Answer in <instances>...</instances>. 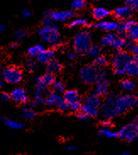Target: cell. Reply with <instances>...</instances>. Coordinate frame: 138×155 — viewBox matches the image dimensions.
Instances as JSON below:
<instances>
[{
	"label": "cell",
	"instance_id": "obj_1",
	"mask_svg": "<svg viewBox=\"0 0 138 155\" xmlns=\"http://www.w3.org/2000/svg\"><path fill=\"white\" fill-rule=\"evenodd\" d=\"M102 99L101 97L97 93L92 92L86 96L85 99L82 102L80 111L87 114L88 117H96L99 114L101 106H102Z\"/></svg>",
	"mask_w": 138,
	"mask_h": 155
},
{
	"label": "cell",
	"instance_id": "obj_2",
	"mask_svg": "<svg viewBox=\"0 0 138 155\" xmlns=\"http://www.w3.org/2000/svg\"><path fill=\"white\" fill-rule=\"evenodd\" d=\"M106 76L107 71L104 69L97 68L93 64L85 65L80 71V78L86 84L94 83L100 78L106 77Z\"/></svg>",
	"mask_w": 138,
	"mask_h": 155
},
{
	"label": "cell",
	"instance_id": "obj_3",
	"mask_svg": "<svg viewBox=\"0 0 138 155\" xmlns=\"http://www.w3.org/2000/svg\"><path fill=\"white\" fill-rule=\"evenodd\" d=\"M131 57L126 51H118L111 58V64L113 73L118 76L126 75V67L130 63Z\"/></svg>",
	"mask_w": 138,
	"mask_h": 155
},
{
	"label": "cell",
	"instance_id": "obj_4",
	"mask_svg": "<svg viewBox=\"0 0 138 155\" xmlns=\"http://www.w3.org/2000/svg\"><path fill=\"white\" fill-rule=\"evenodd\" d=\"M92 45V35L87 30H81L75 35L73 47L76 54H87L88 48Z\"/></svg>",
	"mask_w": 138,
	"mask_h": 155
},
{
	"label": "cell",
	"instance_id": "obj_5",
	"mask_svg": "<svg viewBox=\"0 0 138 155\" xmlns=\"http://www.w3.org/2000/svg\"><path fill=\"white\" fill-rule=\"evenodd\" d=\"M137 104V96H136L134 94H124V95L116 96L115 106H116L119 115L126 113L129 109H133Z\"/></svg>",
	"mask_w": 138,
	"mask_h": 155
},
{
	"label": "cell",
	"instance_id": "obj_6",
	"mask_svg": "<svg viewBox=\"0 0 138 155\" xmlns=\"http://www.w3.org/2000/svg\"><path fill=\"white\" fill-rule=\"evenodd\" d=\"M38 35L42 42L52 46L59 43L60 39L59 28L54 25L52 26H42V28L38 30Z\"/></svg>",
	"mask_w": 138,
	"mask_h": 155
},
{
	"label": "cell",
	"instance_id": "obj_7",
	"mask_svg": "<svg viewBox=\"0 0 138 155\" xmlns=\"http://www.w3.org/2000/svg\"><path fill=\"white\" fill-rule=\"evenodd\" d=\"M116 96L113 93L108 94L105 97V100L103 102L101 106V114L104 120H111L113 118L117 117L119 114L115 106V99Z\"/></svg>",
	"mask_w": 138,
	"mask_h": 155
},
{
	"label": "cell",
	"instance_id": "obj_8",
	"mask_svg": "<svg viewBox=\"0 0 138 155\" xmlns=\"http://www.w3.org/2000/svg\"><path fill=\"white\" fill-rule=\"evenodd\" d=\"M101 44L104 47H111L115 50L121 51L126 47V39L118 34L109 32L102 38Z\"/></svg>",
	"mask_w": 138,
	"mask_h": 155
},
{
	"label": "cell",
	"instance_id": "obj_9",
	"mask_svg": "<svg viewBox=\"0 0 138 155\" xmlns=\"http://www.w3.org/2000/svg\"><path fill=\"white\" fill-rule=\"evenodd\" d=\"M119 137L128 143H133L138 140V124L131 122L122 126L118 133Z\"/></svg>",
	"mask_w": 138,
	"mask_h": 155
},
{
	"label": "cell",
	"instance_id": "obj_10",
	"mask_svg": "<svg viewBox=\"0 0 138 155\" xmlns=\"http://www.w3.org/2000/svg\"><path fill=\"white\" fill-rule=\"evenodd\" d=\"M63 98L69 106V110L72 112H78L80 109L82 100L80 97L79 92L76 90H67L64 92Z\"/></svg>",
	"mask_w": 138,
	"mask_h": 155
},
{
	"label": "cell",
	"instance_id": "obj_11",
	"mask_svg": "<svg viewBox=\"0 0 138 155\" xmlns=\"http://www.w3.org/2000/svg\"><path fill=\"white\" fill-rule=\"evenodd\" d=\"M2 78L7 83L11 85L20 83L23 78V74L21 70L15 66H8L4 69L2 75Z\"/></svg>",
	"mask_w": 138,
	"mask_h": 155
},
{
	"label": "cell",
	"instance_id": "obj_12",
	"mask_svg": "<svg viewBox=\"0 0 138 155\" xmlns=\"http://www.w3.org/2000/svg\"><path fill=\"white\" fill-rule=\"evenodd\" d=\"M95 91L98 96L103 97L106 96L109 94V87H110V82L106 77H103L97 80L95 82Z\"/></svg>",
	"mask_w": 138,
	"mask_h": 155
},
{
	"label": "cell",
	"instance_id": "obj_13",
	"mask_svg": "<svg viewBox=\"0 0 138 155\" xmlns=\"http://www.w3.org/2000/svg\"><path fill=\"white\" fill-rule=\"evenodd\" d=\"M126 24L127 30L126 36L131 41L138 42V22L133 20H127Z\"/></svg>",
	"mask_w": 138,
	"mask_h": 155
},
{
	"label": "cell",
	"instance_id": "obj_14",
	"mask_svg": "<svg viewBox=\"0 0 138 155\" xmlns=\"http://www.w3.org/2000/svg\"><path fill=\"white\" fill-rule=\"evenodd\" d=\"M55 81V76L54 74L47 72L44 75L41 76H38L35 79V83L37 87L46 88L49 86H52L53 83Z\"/></svg>",
	"mask_w": 138,
	"mask_h": 155
},
{
	"label": "cell",
	"instance_id": "obj_15",
	"mask_svg": "<svg viewBox=\"0 0 138 155\" xmlns=\"http://www.w3.org/2000/svg\"><path fill=\"white\" fill-rule=\"evenodd\" d=\"M75 16V13L72 10H62V11H52L50 17L56 22H64Z\"/></svg>",
	"mask_w": 138,
	"mask_h": 155
},
{
	"label": "cell",
	"instance_id": "obj_16",
	"mask_svg": "<svg viewBox=\"0 0 138 155\" xmlns=\"http://www.w3.org/2000/svg\"><path fill=\"white\" fill-rule=\"evenodd\" d=\"M55 56H56V52L54 49H44L41 53H39L35 58L39 63L48 64L51 60L55 59Z\"/></svg>",
	"mask_w": 138,
	"mask_h": 155
},
{
	"label": "cell",
	"instance_id": "obj_17",
	"mask_svg": "<svg viewBox=\"0 0 138 155\" xmlns=\"http://www.w3.org/2000/svg\"><path fill=\"white\" fill-rule=\"evenodd\" d=\"M134 11L128 6H123L115 8L113 11V16L121 21L124 20H130V18L133 15Z\"/></svg>",
	"mask_w": 138,
	"mask_h": 155
},
{
	"label": "cell",
	"instance_id": "obj_18",
	"mask_svg": "<svg viewBox=\"0 0 138 155\" xmlns=\"http://www.w3.org/2000/svg\"><path fill=\"white\" fill-rule=\"evenodd\" d=\"M10 97L15 102L19 103V104H24V103H26L28 100V97H27L26 92H25V89L22 87L15 88L10 93Z\"/></svg>",
	"mask_w": 138,
	"mask_h": 155
},
{
	"label": "cell",
	"instance_id": "obj_19",
	"mask_svg": "<svg viewBox=\"0 0 138 155\" xmlns=\"http://www.w3.org/2000/svg\"><path fill=\"white\" fill-rule=\"evenodd\" d=\"M95 27L97 29L103 30L105 31H108V32H111L113 31L117 30L118 22L113 21H99V22H97L95 25Z\"/></svg>",
	"mask_w": 138,
	"mask_h": 155
},
{
	"label": "cell",
	"instance_id": "obj_20",
	"mask_svg": "<svg viewBox=\"0 0 138 155\" xmlns=\"http://www.w3.org/2000/svg\"><path fill=\"white\" fill-rule=\"evenodd\" d=\"M48 94H49V92L47 91L46 88L37 87L34 91V98L38 103L45 104V101H46Z\"/></svg>",
	"mask_w": 138,
	"mask_h": 155
},
{
	"label": "cell",
	"instance_id": "obj_21",
	"mask_svg": "<svg viewBox=\"0 0 138 155\" xmlns=\"http://www.w3.org/2000/svg\"><path fill=\"white\" fill-rule=\"evenodd\" d=\"M109 10L104 7H95L92 9V16L98 21H104V19L109 15Z\"/></svg>",
	"mask_w": 138,
	"mask_h": 155
},
{
	"label": "cell",
	"instance_id": "obj_22",
	"mask_svg": "<svg viewBox=\"0 0 138 155\" xmlns=\"http://www.w3.org/2000/svg\"><path fill=\"white\" fill-rule=\"evenodd\" d=\"M126 74L130 78H135L138 76V62L134 59H130V63L126 67Z\"/></svg>",
	"mask_w": 138,
	"mask_h": 155
},
{
	"label": "cell",
	"instance_id": "obj_23",
	"mask_svg": "<svg viewBox=\"0 0 138 155\" xmlns=\"http://www.w3.org/2000/svg\"><path fill=\"white\" fill-rule=\"evenodd\" d=\"M1 121L7 127L13 129V130H20V129H22L24 127V125L21 122L16 121V120H14L8 119V118L2 117L1 118Z\"/></svg>",
	"mask_w": 138,
	"mask_h": 155
},
{
	"label": "cell",
	"instance_id": "obj_24",
	"mask_svg": "<svg viewBox=\"0 0 138 155\" xmlns=\"http://www.w3.org/2000/svg\"><path fill=\"white\" fill-rule=\"evenodd\" d=\"M121 87L124 91H126L127 92H132L136 90V81H134L132 79L130 78H126V79L122 80L121 82Z\"/></svg>",
	"mask_w": 138,
	"mask_h": 155
},
{
	"label": "cell",
	"instance_id": "obj_25",
	"mask_svg": "<svg viewBox=\"0 0 138 155\" xmlns=\"http://www.w3.org/2000/svg\"><path fill=\"white\" fill-rule=\"evenodd\" d=\"M126 48H128L130 51V53L132 54L131 59H134L135 61L138 62V42H133L130 39L127 38L126 39Z\"/></svg>",
	"mask_w": 138,
	"mask_h": 155
},
{
	"label": "cell",
	"instance_id": "obj_26",
	"mask_svg": "<svg viewBox=\"0 0 138 155\" xmlns=\"http://www.w3.org/2000/svg\"><path fill=\"white\" fill-rule=\"evenodd\" d=\"M47 70H48V72L52 73L54 75L58 74L62 71V64L58 60L53 59L49 63L47 64Z\"/></svg>",
	"mask_w": 138,
	"mask_h": 155
},
{
	"label": "cell",
	"instance_id": "obj_27",
	"mask_svg": "<svg viewBox=\"0 0 138 155\" xmlns=\"http://www.w3.org/2000/svg\"><path fill=\"white\" fill-rule=\"evenodd\" d=\"M37 115L36 112L34 111V109H30L28 107L24 108L22 109V113H21V117L23 118L25 120H32L35 119Z\"/></svg>",
	"mask_w": 138,
	"mask_h": 155
},
{
	"label": "cell",
	"instance_id": "obj_28",
	"mask_svg": "<svg viewBox=\"0 0 138 155\" xmlns=\"http://www.w3.org/2000/svg\"><path fill=\"white\" fill-rule=\"evenodd\" d=\"M108 64H109L108 59L103 55H100V56L95 58L94 61H93V65H95L97 68H99V69H104V67L108 65Z\"/></svg>",
	"mask_w": 138,
	"mask_h": 155
},
{
	"label": "cell",
	"instance_id": "obj_29",
	"mask_svg": "<svg viewBox=\"0 0 138 155\" xmlns=\"http://www.w3.org/2000/svg\"><path fill=\"white\" fill-rule=\"evenodd\" d=\"M102 48L99 45H91L90 48H88L87 54L90 57H92V58H97L98 56H100L102 54Z\"/></svg>",
	"mask_w": 138,
	"mask_h": 155
},
{
	"label": "cell",
	"instance_id": "obj_30",
	"mask_svg": "<svg viewBox=\"0 0 138 155\" xmlns=\"http://www.w3.org/2000/svg\"><path fill=\"white\" fill-rule=\"evenodd\" d=\"M91 24L88 22L86 19L84 18H78V19H75L74 21H72L70 23V27H78V26H91Z\"/></svg>",
	"mask_w": 138,
	"mask_h": 155
},
{
	"label": "cell",
	"instance_id": "obj_31",
	"mask_svg": "<svg viewBox=\"0 0 138 155\" xmlns=\"http://www.w3.org/2000/svg\"><path fill=\"white\" fill-rule=\"evenodd\" d=\"M45 49V48L43 45H41V44H39V45H35V46H32L29 49H28V55H29L30 57H36L37 55L39 54V53H41L42 51H43Z\"/></svg>",
	"mask_w": 138,
	"mask_h": 155
},
{
	"label": "cell",
	"instance_id": "obj_32",
	"mask_svg": "<svg viewBox=\"0 0 138 155\" xmlns=\"http://www.w3.org/2000/svg\"><path fill=\"white\" fill-rule=\"evenodd\" d=\"M98 134L100 136L104 137H107V138H116V137H119L117 132L113 131L111 129H101L98 131Z\"/></svg>",
	"mask_w": 138,
	"mask_h": 155
},
{
	"label": "cell",
	"instance_id": "obj_33",
	"mask_svg": "<svg viewBox=\"0 0 138 155\" xmlns=\"http://www.w3.org/2000/svg\"><path fill=\"white\" fill-rule=\"evenodd\" d=\"M52 87H53L54 92L57 93V94L65 92V86L60 81H55L53 83V85H52Z\"/></svg>",
	"mask_w": 138,
	"mask_h": 155
},
{
	"label": "cell",
	"instance_id": "obj_34",
	"mask_svg": "<svg viewBox=\"0 0 138 155\" xmlns=\"http://www.w3.org/2000/svg\"><path fill=\"white\" fill-rule=\"evenodd\" d=\"M59 94H57L55 92H49L48 96L47 97L46 101H45V104H47L48 106H54L56 102L59 98Z\"/></svg>",
	"mask_w": 138,
	"mask_h": 155
},
{
	"label": "cell",
	"instance_id": "obj_35",
	"mask_svg": "<svg viewBox=\"0 0 138 155\" xmlns=\"http://www.w3.org/2000/svg\"><path fill=\"white\" fill-rule=\"evenodd\" d=\"M54 106L57 109H59L60 111H63V112L69 110V106H68L66 102L63 98V97L61 96L59 97V98H58V100L56 102Z\"/></svg>",
	"mask_w": 138,
	"mask_h": 155
},
{
	"label": "cell",
	"instance_id": "obj_36",
	"mask_svg": "<svg viewBox=\"0 0 138 155\" xmlns=\"http://www.w3.org/2000/svg\"><path fill=\"white\" fill-rule=\"evenodd\" d=\"M116 31H117L118 35H119L120 37H122V38L126 37L127 30H126V21H121L120 23H118V27Z\"/></svg>",
	"mask_w": 138,
	"mask_h": 155
},
{
	"label": "cell",
	"instance_id": "obj_37",
	"mask_svg": "<svg viewBox=\"0 0 138 155\" xmlns=\"http://www.w3.org/2000/svg\"><path fill=\"white\" fill-rule=\"evenodd\" d=\"M86 1L85 0H73L71 3V8L74 10H80L86 7Z\"/></svg>",
	"mask_w": 138,
	"mask_h": 155
},
{
	"label": "cell",
	"instance_id": "obj_38",
	"mask_svg": "<svg viewBox=\"0 0 138 155\" xmlns=\"http://www.w3.org/2000/svg\"><path fill=\"white\" fill-rule=\"evenodd\" d=\"M26 35H27L26 31H25V30H18V31H15V33L14 35V38H15V42H18V41L21 40V39L25 38L26 37Z\"/></svg>",
	"mask_w": 138,
	"mask_h": 155
},
{
	"label": "cell",
	"instance_id": "obj_39",
	"mask_svg": "<svg viewBox=\"0 0 138 155\" xmlns=\"http://www.w3.org/2000/svg\"><path fill=\"white\" fill-rule=\"evenodd\" d=\"M25 66L28 71H32L36 68V63H35V61L31 58H27V59H25Z\"/></svg>",
	"mask_w": 138,
	"mask_h": 155
},
{
	"label": "cell",
	"instance_id": "obj_40",
	"mask_svg": "<svg viewBox=\"0 0 138 155\" xmlns=\"http://www.w3.org/2000/svg\"><path fill=\"white\" fill-rule=\"evenodd\" d=\"M126 6L130 7L133 11L138 10V0H125Z\"/></svg>",
	"mask_w": 138,
	"mask_h": 155
},
{
	"label": "cell",
	"instance_id": "obj_41",
	"mask_svg": "<svg viewBox=\"0 0 138 155\" xmlns=\"http://www.w3.org/2000/svg\"><path fill=\"white\" fill-rule=\"evenodd\" d=\"M100 126H102V129H110L113 126V123L110 120H104L100 122Z\"/></svg>",
	"mask_w": 138,
	"mask_h": 155
},
{
	"label": "cell",
	"instance_id": "obj_42",
	"mask_svg": "<svg viewBox=\"0 0 138 155\" xmlns=\"http://www.w3.org/2000/svg\"><path fill=\"white\" fill-rule=\"evenodd\" d=\"M43 26H52L54 25V21L52 20L50 16H45L42 20Z\"/></svg>",
	"mask_w": 138,
	"mask_h": 155
},
{
	"label": "cell",
	"instance_id": "obj_43",
	"mask_svg": "<svg viewBox=\"0 0 138 155\" xmlns=\"http://www.w3.org/2000/svg\"><path fill=\"white\" fill-rule=\"evenodd\" d=\"M0 99L3 101V102H8V101L11 99L10 94H8V93H6V92H3V93L0 95Z\"/></svg>",
	"mask_w": 138,
	"mask_h": 155
},
{
	"label": "cell",
	"instance_id": "obj_44",
	"mask_svg": "<svg viewBox=\"0 0 138 155\" xmlns=\"http://www.w3.org/2000/svg\"><path fill=\"white\" fill-rule=\"evenodd\" d=\"M67 59H69L70 60H75L77 59V54L75 52H69L67 54Z\"/></svg>",
	"mask_w": 138,
	"mask_h": 155
},
{
	"label": "cell",
	"instance_id": "obj_45",
	"mask_svg": "<svg viewBox=\"0 0 138 155\" xmlns=\"http://www.w3.org/2000/svg\"><path fill=\"white\" fill-rule=\"evenodd\" d=\"M77 117L79 118L80 120H87L88 118H89L87 114H85L84 113H82L81 111H78V113H77Z\"/></svg>",
	"mask_w": 138,
	"mask_h": 155
},
{
	"label": "cell",
	"instance_id": "obj_46",
	"mask_svg": "<svg viewBox=\"0 0 138 155\" xmlns=\"http://www.w3.org/2000/svg\"><path fill=\"white\" fill-rule=\"evenodd\" d=\"M21 15H22V16L25 17V18H28V17H30L31 15V12L30 10L25 8V9H23V10H22Z\"/></svg>",
	"mask_w": 138,
	"mask_h": 155
},
{
	"label": "cell",
	"instance_id": "obj_47",
	"mask_svg": "<svg viewBox=\"0 0 138 155\" xmlns=\"http://www.w3.org/2000/svg\"><path fill=\"white\" fill-rule=\"evenodd\" d=\"M38 103L36 100L30 101L29 103H28V108L33 109L34 108H36V107L38 106Z\"/></svg>",
	"mask_w": 138,
	"mask_h": 155
},
{
	"label": "cell",
	"instance_id": "obj_48",
	"mask_svg": "<svg viewBox=\"0 0 138 155\" xmlns=\"http://www.w3.org/2000/svg\"><path fill=\"white\" fill-rule=\"evenodd\" d=\"M51 14H52V10H46V11H44V14H43V15H44V17H45V16H50Z\"/></svg>",
	"mask_w": 138,
	"mask_h": 155
},
{
	"label": "cell",
	"instance_id": "obj_49",
	"mask_svg": "<svg viewBox=\"0 0 138 155\" xmlns=\"http://www.w3.org/2000/svg\"><path fill=\"white\" fill-rule=\"evenodd\" d=\"M5 30H6V26L4 24H0V33L1 32H4Z\"/></svg>",
	"mask_w": 138,
	"mask_h": 155
},
{
	"label": "cell",
	"instance_id": "obj_50",
	"mask_svg": "<svg viewBox=\"0 0 138 155\" xmlns=\"http://www.w3.org/2000/svg\"><path fill=\"white\" fill-rule=\"evenodd\" d=\"M75 148L76 147L75 146H68L66 149H67V151H74V150H75Z\"/></svg>",
	"mask_w": 138,
	"mask_h": 155
},
{
	"label": "cell",
	"instance_id": "obj_51",
	"mask_svg": "<svg viewBox=\"0 0 138 155\" xmlns=\"http://www.w3.org/2000/svg\"><path fill=\"white\" fill-rule=\"evenodd\" d=\"M3 83H4V80L2 78V76H0V87H3Z\"/></svg>",
	"mask_w": 138,
	"mask_h": 155
},
{
	"label": "cell",
	"instance_id": "obj_52",
	"mask_svg": "<svg viewBox=\"0 0 138 155\" xmlns=\"http://www.w3.org/2000/svg\"><path fill=\"white\" fill-rule=\"evenodd\" d=\"M17 46H18V42H13V44H12V48H16Z\"/></svg>",
	"mask_w": 138,
	"mask_h": 155
},
{
	"label": "cell",
	"instance_id": "obj_53",
	"mask_svg": "<svg viewBox=\"0 0 138 155\" xmlns=\"http://www.w3.org/2000/svg\"><path fill=\"white\" fill-rule=\"evenodd\" d=\"M122 155H131V154H130L129 153H126V152H123V153H122Z\"/></svg>",
	"mask_w": 138,
	"mask_h": 155
},
{
	"label": "cell",
	"instance_id": "obj_54",
	"mask_svg": "<svg viewBox=\"0 0 138 155\" xmlns=\"http://www.w3.org/2000/svg\"><path fill=\"white\" fill-rule=\"evenodd\" d=\"M3 70H4V69H3V65L0 64V71H3Z\"/></svg>",
	"mask_w": 138,
	"mask_h": 155
},
{
	"label": "cell",
	"instance_id": "obj_55",
	"mask_svg": "<svg viewBox=\"0 0 138 155\" xmlns=\"http://www.w3.org/2000/svg\"><path fill=\"white\" fill-rule=\"evenodd\" d=\"M136 123H137L138 124V115L136 116Z\"/></svg>",
	"mask_w": 138,
	"mask_h": 155
},
{
	"label": "cell",
	"instance_id": "obj_56",
	"mask_svg": "<svg viewBox=\"0 0 138 155\" xmlns=\"http://www.w3.org/2000/svg\"><path fill=\"white\" fill-rule=\"evenodd\" d=\"M92 1H94V2H99V1H102V0H92Z\"/></svg>",
	"mask_w": 138,
	"mask_h": 155
},
{
	"label": "cell",
	"instance_id": "obj_57",
	"mask_svg": "<svg viewBox=\"0 0 138 155\" xmlns=\"http://www.w3.org/2000/svg\"><path fill=\"white\" fill-rule=\"evenodd\" d=\"M137 98H138V96H137Z\"/></svg>",
	"mask_w": 138,
	"mask_h": 155
},
{
	"label": "cell",
	"instance_id": "obj_58",
	"mask_svg": "<svg viewBox=\"0 0 138 155\" xmlns=\"http://www.w3.org/2000/svg\"><path fill=\"white\" fill-rule=\"evenodd\" d=\"M106 155H108V154H106Z\"/></svg>",
	"mask_w": 138,
	"mask_h": 155
}]
</instances>
